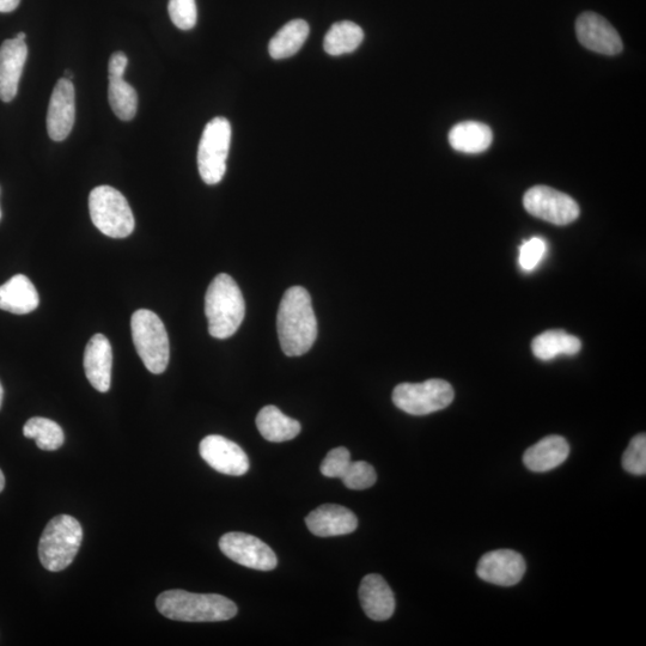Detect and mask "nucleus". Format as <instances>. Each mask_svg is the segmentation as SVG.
Wrapping results in <instances>:
<instances>
[{
    "label": "nucleus",
    "instance_id": "nucleus-19",
    "mask_svg": "<svg viewBox=\"0 0 646 646\" xmlns=\"http://www.w3.org/2000/svg\"><path fill=\"white\" fill-rule=\"evenodd\" d=\"M40 297L32 280L16 274L0 285V309L11 314L26 315L39 307Z\"/></svg>",
    "mask_w": 646,
    "mask_h": 646
},
{
    "label": "nucleus",
    "instance_id": "nucleus-5",
    "mask_svg": "<svg viewBox=\"0 0 646 646\" xmlns=\"http://www.w3.org/2000/svg\"><path fill=\"white\" fill-rule=\"evenodd\" d=\"M133 344L145 368L160 375L168 368L170 346L166 326L158 315L148 309H139L131 319Z\"/></svg>",
    "mask_w": 646,
    "mask_h": 646
},
{
    "label": "nucleus",
    "instance_id": "nucleus-10",
    "mask_svg": "<svg viewBox=\"0 0 646 646\" xmlns=\"http://www.w3.org/2000/svg\"><path fill=\"white\" fill-rule=\"evenodd\" d=\"M219 548L233 562L246 568L259 571H271L277 568L276 553L257 536L237 532L228 533L219 540Z\"/></svg>",
    "mask_w": 646,
    "mask_h": 646
},
{
    "label": "nucleus",
    "instance_id": "nucleus-31",
    "mask_svg": "<svg viewBox=\"0 0 646 646\" xmlns=\"http://www.w3.org/2000/svg\"><path fill=\"white\" fill-rule=\"evenodd\" d=\"M351 454L344 447L331 450L321 463V473L327 478L343 477L347 467L350 466Z\"/></svg>",
    "mask_w": 646,
    "mask_h": 646
},
{
    "label": "nucleus",
    "instance_id": "nucleus-37",
    "mask_svg": "<svg viewBox=\"0 0 646 646\" xmlns=\"http://www.w3.org/2000/svg\"><path fill=\"white\" fill-rule=\"evenodd\" d=\"M26 38H27V35H26V33H23V32L18 33L17 36H16V39L22 40V41H26Z\"/></svg>",
    "mask_w": 646,
    "mask_h": 646
},
{
    "label": "nucleus",
    "instance_id": "nucleus-32",
    "mask_svg": "<svg viewBox=\"0 0 646 646\" xmlns=\"http://www.w3.org/2000/svg\"><path fill=\"white\" fill-rule=\"evenodd\" d=\"M547 251V245L545 240L540 239V237H533L528 241H524L523 245L520 247V266L524 271H533L536 266L540 264L542 258Z\"/></svg>",
    "mask_w": 646,
    "mask_h": 646
},
{
    "label": "nucleus",
    "instance_id": "nucleus-7",
    "mask_svg": "<svg viewBox=\"0 0 646 646\" xmlns=\"http://www.w3.org/2000/svg\"><path fill=\"white\" fill-rule=\"evenodd\" d=\"M231 143V125L228 119L218 117L205 126L198 149V168L206 185H217L227 172Z\"/></svg>",
    "mask_w": 646,
    "mask_h": 646
},
{
    "label": "nucleus",
    "instance_id": "nucleus-38",
    "mask_svg": "<svg viewBox=\"0 0 646 646\" xmlns=\"http://www.w3.org/2000/svg\"><path fill=\"white\" fill-rule=\"evenodd\" d=\"M64 78H66V79H70V81H72V79H73V73H72L70 70H66V71H65V77H64Z\"/></svg>",
    "mask_w": 646,
    "mask_h": 646
},
{
    "label": "nucleus",
    "instance_id": "nucleus-30",
    "mask_svg": "<svg viewBox=\"0 0 646 646\" xmlns=\"http://www.w3.org/2000/svg\"><path fill=\"white\" fill-rule=\"evenodd\" d=\"M168 11L170 20L181 30H191L197 24L198 10L195 0H169Z\"/></svg>",
    "mask_w": 646,
    "mask_h": 646
},
{
    "label": "nucleus",
    "instance_id": "nucleus-33",
    "mask_svg": "<svg viewBox=\"0 0 646 646\" xmlns=\"http://www.w3.org/2000/svg\"><path fill=\"white\" fill-rule=\"evenodd\" d=\"M129 65V58L124 52H115L109 59V78H123L126 67Z\"/></svg>",
    "mask_w": 646,
    "mask_h": 646
},
{
    "label": "nucleus",
    "instance_id": "nucleus-36",
    "mask_svg": "<svg viewBox=\"0 0 646 646\" xmlns=\"http://www.w3.org/2000/svg\"><path fill=\"white\" fill-rule=\"evenodd\" d=\"M3 399H4V388L2 386V382H0V408H2Z\"/></svg>",
    "mask_w": 646,
    "mask_h": 646
},
{
    "label": "nucleus",
    "instance_id": "nucleus-14",
    "mask_svg": "<svg viewBox=\"0 0 646 646\" xmlns=\"http://www.w3.org/2000/svg\"><path fill=\"white\" fill-rule=\"evenodd\" d=\"M76 118L75 87L70 79H59L54 88L47 113L48 136L63 142L73 129Z\"/></svg>",
    "mask_w": 646,
    "mask_h": 646
},
{
    "label": "nucleus",
    "instance_id": "nucleus-1",
    "mask_svg": "<svg viewBox=\"0 0 646 646\" xmlns=\"http://www.w3.org/2000/svg\"><path fill=\"white\" fill-rule=\"evenodd\" d=\"M277 328L280 346L286 356H302L312 349L318 338V321L312 297L302 286H294L285 292L278 309Z\"/></svg>",
    "mask_w": 646,
    "mask_h": 646
},
{
    "label": "nucleus",
    "instance_id": "nucleus-21",
    "mask_svg": "<svg viewBox=\"0 0 646 646\" xmlns=\"http://www.w3.org/2000/svg\"><path fill=\"white\" fill-rule=\"evenodd\" d=\"M257 426L268 442L280 443L294 440L300 435L301 424L279 410L276 406L262 408L257 417Z\"/></svg>",
    "mask_w": 646,
    "mask_h": 646
},
{
    "label": "nucleus",
    "instance_id": "nucleus-34",
    "mask_svg": "<svg viewBox=\"0 0 646 646\" xmlns=\"http://www.w3.org/2000/svg\"><path fill=\"white\" fill-rule=\"evenodd\" d=\"M20 3L21 0H0V12L9 14V12L15 11Z\"/></svg>",
    "mask_w": 646,
    "mask_h": 646
},
{
    "label": "nucleus",
    "instance_id": "nucleus-22",
    "mask_svg": "<svg viewBox=\"0 0 646 646\" xmlns=\"http://www.w3.org/2000/svg\"><path fill=\"white\" fill-rule=\"evenodd\" d=\"M493 133L489 126L478 121L457 124L449 132V143L463 154H480L490 148Z\"/></svg>",
    "mask_w": 646,
    "mask_h": 646
},
{
    "label": "nucleus",
    "instance_id": "nucleus-28",
    "mask_svg": "<svg viewBox=\"0 0 646 646\" xmlns=\"http://www.w3.org/2000/svg\"><path fill=\"white\" fill-rule=\"evenodd\" d=\"M340 479L343 480L347 489L367 490L375 485L377 474L374 467L369 465L368 462L352 461Z\"/></svg>",
    "mask_w": 646,
    "mask_h": 646
},
{
    "label": "nucleus",
    "instance_id": "nucleus-4",
    "mask_svg": "<svg viewBox=\"0 0 646 646\" xmlns=\"http://www.w3.org/2000/svg\"><path fill=\"white\" fill-rule=\"evenodd\" d=\"M83 541V529L75 517L52 518L41 535L39 558L48 571H63L75 560Z\"/></svg>",
    "mask_w": 646,
    "mask_h": 646
},
{
    "label": "nucleus",
    "instance_id": "nucleus-3",
    "mask_svg": "<svg viewBox=\"0 0 646 646\" xmlns=\"http://www.w3.org/2000/svg\"><path fill=\"white\" fill-rule=\"evenodd\" d=\"M205 314L213 338L228 339L239 331L246 315V303L239 285L229 274L212 280L205 296Z\"/></svg>",
    "mask_w": 646,
    "mask_h": 646
},
{
    "label": "nucleus",
    "instance_id": "nucleus-25",
    "mask_svg": "<svg viewBox=\"0 0 646 646\" xmlns=\"http://www.w3.org/2000/svg\"><path fill=\"white\" fill-rule=\"evenodd\" d=\"M363 40L364 32L358 24L343 21L334 23L329 28L323 40V48L329 56L339 57L355 52L362 45Z\"/></svg>",
    "mask_w": 646,
    "mask_h": 646
},
{
    "label": "nucleus",
    "instance_id": "nucleus-16",
    "mask_svg": "<svg viewBox=\"0 0 646 646\" xmlns=\"http://www.w3.org/2000/svg\"><path fill=\"white\" fill-rule=\"evenodd\" d=\"M28 57L26 41L5 40L0 46V100L15 99Z\"/></svg>",
    "mask_w": 646,
    "mask_h": 646
},
{
    "label": "nucleus",
    "instance_id": "nucleus-11",
    "mask_svg": "<svg viewBox=\"0 0 646 646\" xmlns=\"http://www.w3.org/2000/svg\"><path fill=\"white\" fill-rule=\"evenodd\" d=\"M200 456L215 471L241 477L249 471V460L239 444L223 436L210 435L201 441Z\"/></svg>",
    "mask_w": 646,
    "mask_h": 646
},
{
    "label": "nucleus",
    "instance_id": "nucleus-15",
    "mask_svg": "<svg viewBox=\"0 0 646 646\" xmlns=\"http://www.w3.org/2000/svg\"><path fill=\"white\" fill-rule=\"evenodd\" d=\"M84 371L97 392L107 393L112 386V345L103 334H95L84 352Z\"/></svg>",
    "mask_w": 646,
    "mask_h": 646
},
{
    "label": "nucleus",
    "instance_id": "nucleus-35",
    "mask_svg": "<svg viewBox=\"0 0 646 646\" xmlns=\"http://www.w3.org/2000/svg\"><path fill=\"white\" fill-rule=\"evenodd\" d=\"M4 487H5V477L2 472V469H0V492L4 490Z\"/></svg>",
    "mask_w": 646,
    "mask_h": 646
},
{
    "label": "nucleus",
    "instance_id": "nucleus-23",
    "mask_svg": "<svg viewBox=\"0 0 646 646\" xmlns=\"http://www.w3.org/2000/svg\"><path fill=\"white\" fill-rule=\"evenodd\" d=\"M581 349V340L562 329L541 333L532 343L534 356L546 362L560 355L575 356Z\"/></svg>",
    "mask_w": 646,
    "mask_h": 646
},
{
    "label": "nucleus",
    "instance_id": "nucleus-39",
    "mask_svg": "<svg viewBox=\"0 0 646 646\" xmlns=\"http://www.w3.org/2000/svg\"><path fill=\"white\" fill-rule=\"evenodd\" d=\"M0 218H2V209H0Z\"/></svg>",
    "mask_w": 646,
    "mask_h": 646
},
{
    "label": "nucleus",
    "instance_id": "nucleus-12",
    "mask_svg": "<svg viewBox=\"0 0 646 646\" xmlns=\"http://www.w3.org/2000/svg\"><path fill=\"white\" fill-rule=\"evenodd\" d=\"M576 33L578 41L590 51L605 56H615L623 51V40L617 30L595 12H584L577 18Z\"/></svg>",
    "mask_w": 646,
    "mask_h": 646
},
{
    "label": "nucleus",
    "instance_id": "nucleus-8",
    "mask_svg": "<svg viewBox=\"0 0 646 646\" xmlns=\"http://www.w3.org/2000/svg\"><path fill=\"white\" fill-rule=\"evenodd\" d=\"M455 393L452 385L444 380L423 383H401L393 392V402L399 410L412 416H428L452 404Z\"/></svg>",
    "mask_w": 646,
    "mask_h": 646
},
{
    "label": "nucleus",
    "instance_id": "nucleus-18",
    "mask_svg": "<svg viewBox=\"0 0 646 646\" xmlns=\"http://www.w3.org/2000/svg\"><path fill=\"white\" fill-rule=\"evenodd\" d=\"M359 600L371 620L386 621L395 612V597L389 584L381 575L370 574L359 587Z\"/></svg>",
    "mask_w": 646,
    "mask_h": 646
},
{
    "label": "nucleus",
    "instance_id": "nucleus-27",
    "mask_svg": "<svg viewBox=\"0 0 646 646\" xmlns=\"http://www.w3.org/2000/svg\"><path fill=\"white\" fill-rule=\"evenodd\" d=\"M109 105L120 120L131 121L136 117L138 95L136 89L123 78H109Z\"/></svg>",
    "mask_w": 646,
    "mask_h": 646
},
{
    "label": "nucleus",
    "instance_id": "nucleus-29",
    "mask_svg": "<svg viewBox=\"0 0 646 646\" xmlns=\"http://www.w3.org/2000/svg\"><path fill=\"white\" fill-rule=\"evenodd\" d=\"M623 467L633 475L646 473V435L633 437L623 456Z\"/></svg>",
    "mask_w": 646,
    "mask_h": 646
},
{
    "label": "nucleus",
    "instance_id": "nucleus-13",
    "mask_svg": "<svg viewBox=\"0 0 646 646\" xmlns=\"http://www.w3.org/2000/svg\"><path fill=\"white\" fill-rule=\"evenodd\" d=\"M527 565L520 553L513 550H498L484 554L479 560L477 574L481 580L513 587L526 574Z\"/></svg>",
    "mask_w": 646,
    "mask_h": 646
},
{
    "label": "nucleus",
    "instance_id": "nucleus-2",
    "mask_svg": "<svg viewBox=\"0 0 646 646\" xmlns=\"http://www.w3.org/2000/svg\"><path fill=\"white\" fill-rule=\"evenodd\" d=\"M156 607L164 617L185 623H215L237 614V606L228 597L185 590L164 591L157 597Z\"/></svg>",
    "mask_w": 646,
    "mask_h": 646
},
{
    "label": "nucleus",
    "instance_id": "nucleus-9",
    "mask_svg": "<svg viewBox=\"0 0 646 646\" xmlns=\"http://www.w3.org/2000/svg\"><path fill=\"white\" fill-rule=\"evenodd\" d=\"M530 215L556 225H568L580 216V206L570 195L547 186L530 188L523 198Z\"/></svg>",
    "mask_w": 646,
    "mask_h": 646
},
{
    "label": "nucleus",
    "instance_id": "nucleus-26",
    "mask_svg": "<svg viewBox=\"0 0 646 646\" xmlns=\"http://www.w3.org/2000/svg\"><path fill=\"white\" fill-rule=\"evenodd\" d=\"M23 435L35 440L36 446L46 452H54L63 447L65 435L62 426L51 419L30 418L23 428Z\"/></svg>",
    "mask_w": 646,
    "mask_h": 646
},
{
    "label": "nucleus",
    "instance_id": "nucleus-20",
    "mask_svg": "<svg viewBox=\"0 0 646 646\" xmlns=\"http://www.w3.org/2000/svg\"><path fill=\"white\" fill-rule=\"evenodd\" d=\"M570 446L562 436H548L526 450L523 455L524 465L530 471L545 473L559 467L568 459Z\"/></svg>",
    "mask_w": 646,
    "mask_h": 646
},
{
    "label": "nucleus",
    "instance_id": "nucleus-24",
    "mask_svg": "<svg viewBox=\"0 0 646 646\" xmlns=\"http://www.w3.org/2000/svg\"><path fill=\"white\" fill-rule=\"evenodd\" d=\"M310 33L309 24L303 20H294L286 23L278 30L268 45V52L272 59H288L301 50Z\"/></svg>",
    "mask_w": 646,
    "mask_h": 646
},
{
    "label": "nucleus",
    "instance_id": "nucleus-17",
    "mask_svg": "<svg viewBox=\"0 0 646 646\" xmlns=\"http://www.w3.org/2000/svg\"><path fill=\"white\" fill-rule=\"evenodd\" d=\"M306 523L310 532L320 538L351 534L358 527L356 515L335 504L321 505L307 516Z\"/></svg>",
    "mask_w": 646,
    "mask_h": 646
},
{
    "label": "nucleus",
    "instance_id": "nucleus-6",
    "mask_svg": "<svg viewBox=\"0 0 646 646\" xmlns=\"http://www.w3.org/2000/svg\"><path fill=\"white\" fill-rule=\"evenodd\" d=\"M89 211L95 227L112 239H125L136 227L129 201L111 186H99L91 191Z\"/></svg>",
    "mask_w": 646,
    "mask_h": 646
}]
</instances>
